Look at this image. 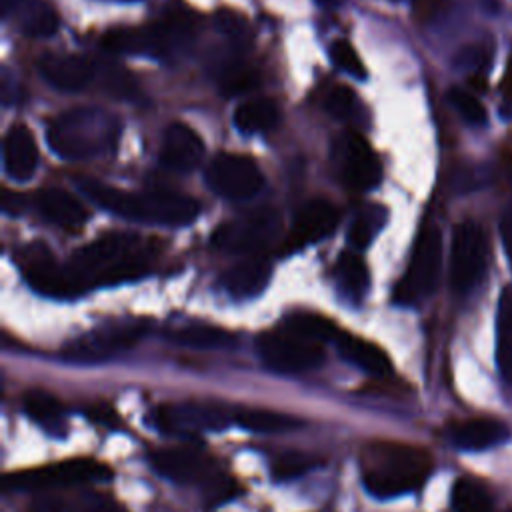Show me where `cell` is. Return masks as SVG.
I'll return each instance as SVG.
<instances>
[{
    "label": "cell",
    "instance_id": "obj_16",
    "mask_svg": "<svg viewBox=\"0 0 512 512\" xmlns=\"http://www.w3.org/2000/svg\"><path fill=\"white\" fill-rule=\"evenodd\" d=\"M150 462L158 474L178 484H186V482L206 484L216 474L212 470L210 456L194 446H174V448L158 450L150 456Z\"/></svg>",
    "mask_w": 512,
    "mask_h": 512
},
{
    "label": "cell",
    "instance_id": "obj_22",
    "mask_svg": "<svg viewBox=\"0 0 512 512\" xmlns=\"http://www.w3.org/2000/svg\"><path fill=\"white\" fill-rule=\"evenodd\" d=\"M270 274L272 266L266 256H244L240 262H236L222 274V284L226 292L232 294L234 298H252L266 288Z\"/></svg>",
    "mask_w": 512,
    "mask_h": 512
},
{
    "label": "cell",
    "instance_id": "obj_37",
    "mask_svg": "<svg viewBox=\"0 0 512 512\" xmlns=\"http://www.w3.org/2000/svg\"><path fill=\"white\" fill-rule=\"evenodd\" d=\"M330 60L334 66H338L340 70H344L346 74L358 78V80H364L366 78V68L358 56V52L354 50V46L346 40H334L330 44Z\"/></svg>",
    "mask_w": 512,
    "mask_h": 512
},
{
    "label": "cell",
    "instance_id": "obj_26",
    "mask_svg": "<svg viewBox=\"0 0 512 512\" xmlns=\"http://www.w3.org/2000/svg\"><path fill=\"white\" fill-rule=\"evenodd\" d=\"M234 420L244 430L258 432V434H278V432H286V430L302 426V420L292 416V414H284V412L270 410V408H260V406H240V408H236Z\"/></svg>",
    "mask_w": 512,
    "mask_h": 512
},
{
    "label": "cell",
    "instance_id": "obj_4",
    "mask_svg": "<svg viewBox=\"0 0 512 512\" xmlns=\"http://www.w3.org/2000/svg\"><path fill=\"white\" fill-rule=\"evenodd\" d=\"M52 152L64 160H86L108 154L118 140V122L100 108H72L46 128Z\"/></svg>",
    "mask_w": 512,
    "mask_h": 512
},
{
    "label": "cell",
    "instance_id": "obj_24",
    "mask_svg": "<svg viewBox=\"0 0 512 512\" xmlns=\"http://www.w3.org/2000/svg\"><path fill=\"white\" fill-rule=\"evenodd\" d=\"M336 344H338L342 358L346 362L358 366L366 374L388 376L392 372V362H390L388 354L378 344L364 340L356 334H340L336 338Z\"/></svg>",
    "mask_w": 512,
    "mask_h": 512
},
{
    "label": "cell",
    "instance_id": "obj_2",
    "mask_svg": "<svg viewBox=\"0 0 512 512\" xmlns=\"http://www.w3.org/2000/svg\"><path fill=\"white\" fill-rule=\"evenodd\" d=\"M432 470L426 450L394 442L374 440L362 448L360 476L374 498H396L418 490Z\"/></svg>",
    "mask_w": 512,
    "mask_h": 512
},
{
    "label": "cell",
    "instance_id": "obj_17",
    "mask_svg": "<svg viewBox=\"0 0 512 512\" xmlns=\"http://www.w3.org/2000/svg\"><path fill=\"white\" fill-rule=\"evenodd\" d=\"M102 46L112 54H146V56H166L174 48L160 20L140 28H126V26L112 28L102 36Z\"/></svg>",
    "mask_w": 512,
    "mask_h": 512
},
{
    "label": "cell",
    "instance_id": "obj_28",
    "mask_svg": "<svg viewBox=\"0 0 512 512\" xmlns=\"http://www.w3.org/2000/svg\"><path fill=\"white\" fill-rule=\"evenodd\" d=\"M280 120V108L272 98H252L234 110V126L244 134H262Z\"/></svg>",
    "mask_w": 512,
    "mask_h": 512
},
{
    "label": "cell",
    "instance_id": "obj_30",
    "mask_svg": "<svg viewBox=\"0 0 512 512\" xmlns=\"http://www.w3.org/2000/svg\"><path fill=\"white\" fill-rule=\"evenodd\" d=\"M170 338L180 344V346H188V348H222V346H230L234 342V336L214 324H188L182 326L178 330H174L170 334Z\"/></svg>",
    "mask_w": 512,
    "mask_h": 512
},
{
    "label": "cell",
    "instance_id": "obj_40",
    "mask_svg": "<svg viewBox=\"0 0 512 512\" xmlns=\"http://www.w3.org/2000/svg\"><path fill=\"white\" fill-rule=\"evenodd\" d=\"M98 74L102 76L104 88L114 94V96H122V98H132L136 92V84L132 80V76L118 64H108L102 70L98 68Z\"/></svg>",
    "mask_w": 512,
    "mask_h": 512
},
{
    "label": "cell",
    "instance_id": "obj_23",
    "mask_svg": "<svg viewBox=\"0 0 512 512\" xmlns=\"http://www.w3.org/2000/svg\"><path fill=\"white\" fill-rule=\"evenodd\" d=\"M448 438L460 450H486L502 444L508 438V426L494 418H470L454 422L448 428Z\"/></svg>",
    "mask_w": 512,
    "mask_h": 512
},
{
    "label": "cell",
    "instance_id": "obj_20",
    "mask_svg": "<svg viewBox=\"0 0 512 512\" xmlns=\"http://www.w3.org/2000/svg\"><path fill=\"white\" fill-rule=\"evenodd\" d=\"M6 174L16 182H26L34 176L38 166V146L34 134L24 124H14L2 144Z\"/></svg>",
    "mask_w": 512,
    "mask_h": 512
},
{
    "label": "cell",
    "instance_id": "obj_11",
    "mask_svg": "<svg viewBox=\"0 0 512 512\" xmlns=\"http://www.w3.org/2000/svg\"><path fill=\"white\" fill-rule=\"evenodd\" d=\"M488 244L484 230L472 222L464 220L454 226L450 244V286L458 294L470 292L482 278L486 270Z\"/></svg>",
    "mask_w": 512,
    "mask_h": 512
},
{
    "label": "cell",
    "instance_id": "obj_39",
    "mask_svg": "<svg viewBox=\"0 0 512 512\" xmlns=\"http://www.w3.org/2000/svg\"><path fill=\"white\" fill-rule=\"evenodd\" d=\"M214 18H216L218 30L222 34H226L228 38H232V42H238V44L248 42L250 24L242 14H238L236 10H230V8H220Z\"/></svg>",
    "mask_w": 512,
    "mask_h": 512
},
{
    "label": "cell",
    "instance_id": "obj_45",
    "mask_svg": "<svg viewBox=\"0 0 512 512\" xmlns=\"http://www.w3.org/2000/svg\"><path fill=\"white\" fill-rule=\"evenodd\" d=\"M502 238H504V244H506L510 260H512V202L502 218Z\"/></svg>",
    "mask_w": 512,
    "mask_h": 512
},
{
    "label": "cell",
    "instance_id": "obj_8",
    "mask_svg": "<svg viewBox=\"0 0 512 512\" xmlns=\"http://www.w3.org/2000/svg\"><path fill=\"white\" fill-rule=\"evenodd\" d=\"M280 232V214L274 208H260L246 216L220 224L212 234V248L228 254L254 256Z\"/></svg>",
    "mask_w": 512,
    "mask_h": 512
},
{
    "label": "cell",
    "instance_id": "obj_9",
    "mask_svg": "<svg viewBox=\"0 0 512 512\" xmlns=\"http://www.w3.org/2000/svg\"><path fill=\"white\" fill-rule=\"evenodd\" d=\"M332 162L344 186L366 192L382 180V164L370 144L354 130H344L334 138Z\"/></svg>",
    "mask_w": 512,
    "mask_h": 512
},
{
    "label": "cell",
    "instance_id": "obj_19",
    "mask_svg": "<svg viewBox=\"0 0 512 512\" xmlns=\"http://www.w3.org/2000/svg\"><path fill=\"white\" fill-rule=\"evenodd\" d=\"M202 158L204 142L196 130L182 122H174L166 128L160 146V160L164 166L178 172H188L198 166Z\"/></svg>",
    "mask_w": 512,
    "mask_h": 512
},
{
    "label": "cell",
    "instance_id": "obj_27",
    "mask_svg": "<svg viewBox=\"0 0 512 512\" xmlns=\"http://www.w3.org/2000/svg\"><path fill=\"white\" fill-rule=\"evenodd\" d=\"M32 512H126V508L110 496L86 494L74 498L48 496L32 504Z\"/></svg>",
    "mask_w": 512,
    "mask_h": 512
},
{
    "label": "cell",
    "instance_id": "obj_44",
    "mask_svg": "<svg viewBox=\"0 0 512 512\" xmlns=\"http://www.w3.org/2000/svg\"><path fill=\"white\" fill-rule=\"evenodd\" d=\"M88 416H90V420H94L98 424H104V426H114L116 424V414L108 406H94V408L88 410Z\"/></svg>",
    "mask_w": 512,
    "mask_h": 512
},
{
    "label": "cell",
    "instance_id": "obj_32",
    "mask_svg": "<svg viewBox=\"0 0 512 512\" xmlns=\"http://www.w3.org/2000/svg\"><path fill=\"white\" fill-rule=\"evenodd\" d=\"M258 82H260V72L240 56L228 60L218 70V84L226 94L248 92L256 88Z\"/></svg>",
    "mask_w": 512,
    "mask_h": 512
},
{
    "label": "cell",
    "instance_id": "obj_47",
    "mask_svg": "<svg viewBox=\"0 0 512 512\" xmlns=\"http://www.w3.org/2000/svg\"><path fill=\"white\" fill-rule=\"evenodd\" d=\"M502 92L508 100H512V54L508 58V66H506V76H504V82H502Z\"/></svg>",
    "mask_w": 512,
    "mask_h": 512
},
{
    "label": "cell",
    "instance_id": "obj_3",
    "mask_svg": "<svg viewBox=\"0 0 512 512\" xmlns=\"http://www.w3.org/2000/svg\"><path fill=\"white\" fill-rule=\"evenodd\" d=\"M82 190L104 210L156 226H186L196 220L200 206L192 196L170 190L130 192L96 180H82Z\"/></svg>",
    "mask_w": 512,
    "mask_h": 512
},
{
    "label": "cell",
    "instance_id": "obj_18",
    "mask_svg": "<svg viewBox=\"0 0 512 512\" xmlns=\"http://www.w3.org/2000/svg\"><path fill=\"white\" fill-rule=\"evenodd\" d=\"M38 70L46 82L64 92H78L98 76V66L80 54H46Z\"/></svg>",
    "mask_w": 512,
    "mask_h": 512
},
{
    "label": "cell",
    "instance_id": "obj_46",
    "mask_svg": "<svg viewBox=\"0 0 512 512\" xmlns=\"http://www.w3.org/2000/svg\"><path fill=\"white\" fill-rule=\"evenodd\" d=\"M2 208H4L6 212H18V210L22 208V196H20V194H10V192H4Z\"/></svg>",
    "mask_w": 512,
    "mask_h": 512
},
{
    "label": "cell",
    "instance_id": "obj_6",
    "mask_svg": "<svg viewBox=\"0 0 512 512\" xmlns=\"http://www.w3.org/2000/svg\"><path fill=\"white\" fill-rule=\"evenodd\" d=\"M442 268V234L436 226H426L412 250L408 268L394 290L398 304H416L434 292Z\"/></svg>",
    "mask_w": 512,
    "mask_h": 512
},
{
    "label": "cell",
    "instance_id": "obj_41",
    "mask_svg": "<svg viewBox=\"0 0 512 512\" xmlns=\"http://www.w3.org/2000/svg\"><path fill=\"white\" fill-rule=\"evenodd\" d=\"M324 108L334 118H348L354 114L356 94L348 86H334L324 98Z\"/></svg>",
    "mask_w": 512,
    "mask_h": 512
},
{
    "label": "cell",
    "instance_id": "obj_1",
    "mask_svg": "<svg viewBox=\"0 0 512 512\" xmlns=\"http://www.w3.org/2000/svg\"><path fill=\"white\" fill-rule=\"evenodd\" d=\"M156 244L130 232H108L78 248L66 272L78 294L96 286L138 280L150 272Z\"/></svg>",
    "mask_w": 512,
    "mask_h": 512
},
{
    "label": "cell",
    "instance_id": "obj_13",
    "mask_svg": "<svg viewBox=\"0 0 512 512\" xmlns=\"http://www.w3.org/2000/svg\"><path fill=\"white\" fill-rule=\"evenodd\" d=\"M206 182L224 198L246 200L262 190L264 176L250 156L222 152L208 164Z\"/></svg>",
    "mask_w": 512,
    "mask_h": 512
},
{
    "label": "cell",
    "instance_id": "obj_25",
    "mask_svg": "<svg viewBox=\"0 0 512 512\" xmlns=\"http://www.w3.org/2000/svg\"><path fill=\"white\" fill-rule=\"evenodd\" d=\"M24 412L34 420L42 430L50 434H62L66 430V414L62 404L42 388L26 390L22 398Z\"/></svg>",
    "mask_w": 512,
    "mask_h": 512
},
{
    "label": "cell",
    "instance_id": "obj_29",
    "mask_svg": "<svg viewBox=\"0 0 512 512\" xmlns=\"http://www.w3.org/2000/svg\"><path fill=\"white\" fill-rule=\"evenodd\" d=\"M280 328L304 338V340H310V342H326V340H336L340 336L338 332V326L322 316V314H316V312H290L288 316H284Z\"/></svg>",
    "mask_w": 512,
    "mask_h": 512
},
{
    "label": "cell",
    "instance_id": "obj_31",
    "mask_svg": "<svg viewBox=\"0 0 512 512\" xmlns=\"http://www.w3.org/2000/svg\"><path fill=\"white\" fill-rule=\"evenodd\" d=\"M336 276L342 292L350 300H360L368 290V268L362 260V256L354 252H342L336 262Z\"/></svg>",
    "mask_w": 512,
    "mask_h": 512
},
{
    "label": "cell",
    "instance_id": "obj_7",
    "mask_svg": "<svg viewBox=\"0 0 512 512\" xmlns=\"http://www.w3.org/2000/svg\"><path fill=\"white\" fill-rule=\"evenodd\" d=\"M148 330V322L136 320H116L98 326L62 348V356L78 364H94L112 358L114 354L132 348Z\"/></svg>",
    "mask_w": 512,
    "mask_h": 512
},
{
    "label": "cell",
    "instance_id": "obj_33",
    "mask_svg": "<svg viewBox=\"0 0 512 512\" xmlns=\"http://www.w3.org/2000/svg\"><path fill=\"white\" fill-rule=\"evenodd\" d=\"M20 28L32 38H46L58 28V14L44 2H26L20 10Z\"/></svg>",
    "mask_w": 512,
    "mask_h": 512
},
{
    "label": "cell",
    "instance_id": "obj_38",
    "mask_svg": "<svg viewBox=\"0 0 512 512\" xmlns=\"http://www.w3.org/2000/svg\"><path fill=\"white\" fill-rule=\"evenodd\" d=\"M448 100L454 106V110L472 126H484L486 124V110L480 104V100L462 88H452L448 92Z\"/></svg>",
    "mask_w": 512,
    "mask_h": 512
},
{
    "label": "cell",
    "instance_id": "obj_36",
    "mask_svg": "<svg viewBox=\"0 0 512 512\" xmlns=\"http://www.w3.org/2000/svg\"><path fill=\"white\" fill-rule=\"evenodd\" d=\"M318 466V458L306 452H286L272 462V476L276 480H292Z\"/></svg>",
    "mask_w": 512,
    "mask_h": 512
},
{
    "label": "cell",
    "instance_id": "obj_15",
    "mask_svg": "<svg viewBox=\"0 0 512 512\" xmlns=\"http://www.w3.org/2000/svg\"><path fill=\"white\" fill-rule=\"evenodd\" d=\"M338 222H340V210L334 204L326 200L308 202L296 212L290 232L282 244V254L300 250L308 244H314L326 238L338 226Z\"/></svg>",
    "mask_w": 512,
    "mask_h": 512
},
{
    "label": "cell",
    "instance_id": "obj_5",
    "mask_svg": "<svg viewBox=\"0 0 512 512\" xmlns=\"http://www.w3.org/2000/svg\"><path fill=\"white\" fill-rule=\"evenodd\" d=\"M112 476V470L92 458H70L48 466L28 468L12 472L4 478L6 488L38 492L50 488H68L86 482H104Z\"/></svg>",
    "mask_w": 512,
    "mask_h": 512
},
{
    "label": "cell",
    "instance_id": "obj_43",
    "mask_svg": "<svg viewBox=\"0 0 512 512\" xmlns=\"http://www.w3.org/2000/svg\"><path fill=\"white\" fill-rule=\"evenodd\" d=\"M484 60H486V52L480 46H468L466 50H462L458 54V66L466 68V70H472V72L482 70Z\"/></svg>",
    "mask_w": 512,
    "mask_h": 512
},
{
    "label": "cell",
    "instance_id": "obj_14",
    "mask_svg": "<svg viewBox=\"0 0 512 512\" xmlns=\"http://www.w3.org/2000/svg\"><path fill=\"white\" fill-rule=\"evenodd\" d=\"M20 270L36 292L52 298H72L76 290L66 272V264H60L44 242H30L16 252Z\"/></svg>",
    "mask_w": 512,
    "mask_h": 512
},
{
    "label": "cell",
    "instance_id": "obj_21",
    "mask_svg": "<svg viewBox=\"0 0 512 512\" xmlns=\"http://www.w3.org/2000/svg\"><path fill=\"white\" fill-rule=\"evenodd\" d=\"M34 206L48 222L68 232H78L88 220L86 208L72 194L60 188L38 190L34 194Z\"/></svg>",
    "mask_w": 512,
    "mask_h": 512
},
{
    "label": "cell",
    "instance_id": "obj_42",
    "mask_svg": "<svg viewBox=\"0 0 512 512\" xmlns=\"http://www.w3.org/2000/svg\"><path fill=\"white\" fill-rule=\"evenodd\" d=\"M498 340H512V286H508L500 296Z\"/></svg>",
    "mask_w": 512,
    "mask_h": 512
},
{
    "label": "cell",
    "instance_id": "obj_34",
    "mask_svg": "<svg viewBox=\"0 0 512 512\" xmlns=\"http://www.w3.org/2000/svg\"><path fill=\"white\" fill-rule=\"evenodd\" d=\"M452 506L456 512H490L492 498L482 482L460 478L452 488Z\"/></svg>",
    "mask_w": 512,
    "mask_h": 512
},
{
    "label": "cell",
    "instance_id": "obj_10",
    "mask_svg": "<svg viewBox=\"0 0 512 512\" xmlns=\"http://www.w3.org/2000/svg\"><path fill=\"white\" fill-rule=\"evenodd\" d=\"M266 368L280 374H298L316 368L324 360L322 344L304 340L284 328L266 330L256 340Z\"/></svg>",
    "mask_w": 512,
    "mask_h": 512
},
{
    "label": "cell",
    "instance_id": "obj_12",
    "mask_svg": "<svg viewBox=\"0 0 512 512\" xmlns=\"http://www.w3.org/2000/svg\"><path fill=\"white\" fill-rule=\"evenodd\" d=\"M230 410L220 402H170L158 406L154 424L164 434L192 436L198 432H218L230 424Z\"/></svg>",
    "mask_w": 512,
    "mask_h": 512
},
{
    "label": "cell",
    "instance_id": "obj_48",
    "mask_svg": "<svg viewBox=\"0 0 512 512\" xmlns=\"http://www.w3.org/2000/svg\"><path fill=\"white\" fill-rule=\"evenodd\" d=\"M322 2H340V0H322Z\"/></svg>",
    "mask_w": 512,
    "mask_h": 512
},
{
    "label": "cell",
    "instance_id": "obj_35",
    "mask_svg": "<svg viewBox=\"0 0 512 512\" xmlns=\"http://www.w3.org/2000/svg\"><path fill=\"white\" fill-rule=\"evenodd\" d=\"M384 222V210L378 206H368L362 212H358L356 220L352 222L350 230H348V242L354 248H366L372 238L376 236L378 228Z\"/></svg>",
    "mask_w": 512,
    "mask_h": 512
}]
</instances>
